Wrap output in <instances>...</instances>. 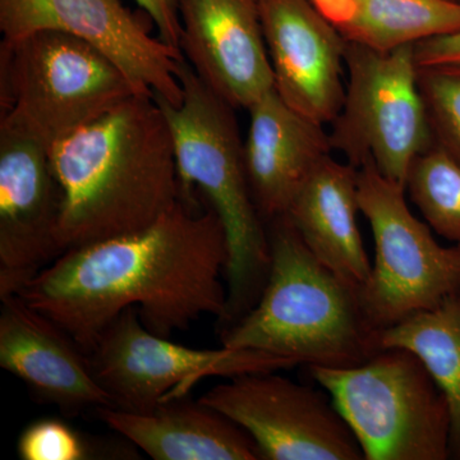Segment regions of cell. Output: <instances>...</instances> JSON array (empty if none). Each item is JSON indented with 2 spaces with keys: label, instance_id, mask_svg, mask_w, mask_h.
I'll return each instance as SVG.
<instances>
[{
  "label": "cell",
  "instance_id": "6da1fadb",
  "mask_svg": "<svg viewBox=\"0 0 460 460\" xmlns=\"http://www.w3.org/2000/svg\"><path fill=\"white\" fill-rule=\"evenodd\" d=\"M228 260L217 211L205 199L181 198L147 228L66 251L16 295L89 354L109 323L129 307L164 338L189 329L202 314L222 321Z\"/></svg>",
  "mask_w": 460,
  "mask_h": 460
},
{
  "label": "cell",
  "instance_id": "7a4b0ae2",
  "mask_svg": "<svg viewBox=\"0 0 460 460\" xmlns=\"http://www.w3.org/2000/svg\"><path fill=\"white\" fill-rule=\"evenodd\" d=\"M60 252L147 228L180 201L174 145L154 95H135L49 146Z\"/></svg>",
  "mask_w": 460,
  "mask_h": 460
},
{
  "label": "cell",
  "instance_id": "3957f363",
  "mask_svg": "<svg viewBox=\"0 0 460 460\" xmlns=\"http://www.w3.org/2000/svg\"><path fill=\"white\" fill-rule=\"evenodd\" d=\"M270 268L256 305L220 332L223 347L253 349L308 367L350 368L380 352L358 290L305 246L286 215L266 223Z\"/></svg>",
  "mask_w": 460,
  "mask_h": 460
},
{
  "label": "cell",
  "instance_id": "277c9868",
  "mask_svg": "<svg viewBox=\"0 0 460 460\" xmlns=\"http://www.w3.org/2000/svg\"><path fill=\"white\" fill-rule=\"evenodd\" d=\"M178 78L183 87L180 105L154 96L171 127L181 198L195 201L199 190L226 228L228 298L226 314L217 323L222 332L261 296L270 268L268 230L251 195L235 108L208 86L186 59Z\"/></svg>",
  "mask_w": 460,
  "mask_h": 460
},
{
  "label": "cell",
  "instance_id": "5b68a950",
  "mask_svg": "<svg viewBox=\"0 0 460 460\" xmlns=\"http://www.w3.org/2000/svg\"><path fill=\"white\" fill-rule=\"evenodd\" d=\"M141 93L98 48L42 30L0 42V119L50 146Z\"/></svg>",
  "mask_w": 460,
  "mask_h": 460
},
{
  "label": "cell",
  "instance_id": "8992f818",
  "mask_svg": "<svg viewBox=\"0 0 460 460\" xmlns=\"http://www.w3.org/2000/svg\"><path fill=\"white\" fill-rule=\"evenodd\" d=\"M352 429L366 460L450 458L447 399L407 348H385L350 368L308 367Z\"/></svg>",
  "mask_w": 460,
  "mask_h": 460
},
{
  "label": "cell",
  "instance_id": "52a82bcc",
  "mask_svg": "<svg viewBox=\"0 0 460 460\" xmlns=\"http://www.w3.org/2000/svg\"><path fill=\"white\" fill-rule=\"evenodd\" d=\"M343 107L329 133L332 150L359 169L377 171L405 187L417 155L434 144L419 87L414 45L378 51L347 41Z\"/></svg>",
  "mask_w": 460,
  "mask_h": 460
},
{
  "label": "cell",
  "instance_id": "ba28073f",
  "mask_svg": "<svg viewBox=\"0 0 460 460\" xmlns=\"http://www.w3.org/2000/svg\"><path fill=\"white\" fill-rule=\"evenodd\" d=\"M359 210L374 234L376 259L359 292L377 330L432 310L460 295V246L443 247L405 202V187L387 180L371 160L357 172Z\"/></svg>",
  "mask_w": 460,
  "mask_h": 460
},
{
  "label": "cell",
  "instance_id": "9c48e42d",
  "mask_svg": "<svg viewBox=\"0 0 460 460\" xmlns=\"http://www.w3.org/2000/svg\"><path fill=\"white\" fill-rule=\"evenodd\" d=\"M93 375L113 407L147 413L186 398L202 378L234 377L295 367L296 363L253 349H193L154 334L135 307L127 308L102 332L87 354Z\"/></svg>",
  "mask_w": 460,
  "mask_h": 460
},
{
  "label": "cell",
  "instance_id": "30bf717a",
  "mask_svg": "<svg viewBox=\"0 0 460 460\" xmlns=\"http://www.w3.org/2000/svg\"><path fill=\"white\" fill-rule=\"evenodd\" d=\"M275 371L230 377L199 398L253 438L262 459L363 460L356 436L325 390Z\"/></svg>",
  "mask_w": 460,
  "mask_h": 460
},
{
  "label": "cell",
  "instance_id": "8fae6325",
  "mask_svg": "<svg viewBox=\"0 0 460 460\" xmlns=\"http://www.w3.org/2000/svg\"><path fill=\"white\" fill-rule=\"evenodd\" d=\"M150 16L119 0H0V31L17 40L42 30L74 35L98 48L141 93L180 105L181 50L151 35ZM154 23V22H153Z\"/></svg>",
  "mask_w": 460,
  "mask_h": 460
},
{
  "label": "cell",
  "instance_id": "7c38bea8",
  "mask_svg": "<svg viewBox=\"0 0 460 460\" xmlns=\"http://www.w3.org/2000/svg\"><path fill=\"white\" fill-rule=\"evenodd\" d=\"M62 190L49 146L0 119V296L16 295L62 255Z\"/></svg>",
  "mask_w": 460,
  "mask_h": 460
},
{
  "label": "cell",
  "instance_id": "4fadbf2b",
  "mask_svg": "<svg viewBox=\"0 0 460 460\" xmlns=\"http://www.w3.org/2000/svg\"><path fill=\"white\" fill-rule=\"evenodd\" d=\"M275 90L299 114L332 123L343 107L347 40L310 0H260Z\"/></svg>",
  "mask_w": 460,
  "mask_h": 460
},
{
  "label": "cell",
  "instance_id": "5bb4252c",
  "mask_svg": "<svg viewBox=\"0 0 460 460\" xmlns=\"http://www.w3.org/2000/svg\"><path fill=\"white\" fill-rule=\"evenodd\" d=\"M180 49L193 71L235 109L275 89L260 0H177Z\"/></svg>",
  "mask_w": 460,
  "mask_h": 460
},
{
  "label": "cell",
  "instance_id": "9a60e30c",
  "mask_svg": "<svg viewBox=\"0 0 460 460\" xmlns=\"http://www.w3.org/2000/svg\"><path fill=\"white\" fill-rule=\"evenodd\" d=\"M0 366L66 416L113 407L75 339L20 296H0Z\"/></svg>",
  "mask_w": 460,
  "mask_h": 460
},
{
  "label": "cell",
  "instance_id": "2e32d148",
  "mask_svg": "<svg viewBox=\"0 0 460 460\" xmlns=\"http://www.w3.org/2000/svg\"><path fill=\"white\" fill-rule=\"evenodd\" d=\"M243 155L251 195L263 222L286 215L321 160L332 154L323 124L299 114L277 90L250 108Z\"/></svg>",
  "mask_w": 460,
  "mask_h": 460
},
{
  "label": "cell",
  "instance_id": "e0dca14e",
  "mask_svg": "<svg viewBox=\"0 0 460 460\" xmlns=\"http://www.w3.org/2000/svg\"><path fill=\"white\" fill-rule=\"evenodd\" d=\"M357 172L332 154L323 157L298 190L286 217L305 246L330 271L361 292L372 265L357 223L359 210Z\"/></svg>",
  "mask_w": 460,
  "mask_h": 460
},
{
  "label": "cell",
  "instance_id": "ac0fdd59",
  "mask_svg": "<svg viewBox=\"0 0 460 460\" xmlns=\"http://www.w3.org/2000/svg\"><path fill=\"white\" fill-rule=\"evenodd\" d=\"M100 419L155 460L262 459L253 438L201 401L175 399L147 413L102 407Z\"/></svg>",
  "mask_w": 460,
  "mask_h": 460
},
{
  "label": "cell",
  "instance_id": "d6986e66",
  "mask_svg": "<svg viewBox=\"0 0 460 460\" xmlns=\"http://www.w3.org/2000/svg\"><path fill=\"white\" fill-rule=\"evenodd\" d=\"M378 341L381 349L407 348L425 363L449 407L450 458L460 460V295L380 330Z\"/></svg>",
  "mask_w": 460,
  "mask_h": 460
},
{
  "label": "cell",
  "instance_id": "ffe728a7",
  "mask_svg": "<svg viewBox=\"0 0 460 460\" xmlns=\"http://www.w3.org/2000/svg\"><path fill=\"white\" fill-rule=\"evenodd\" d=\"M345 40L392 51L460 31L456 0H361L356 14L338 29Z\"/></svg>",
  "mask_w": 460,
  "mask_h": 460
},
{
  "label": "cell",
  "instance_id": "44dd1931",
  "mask_svg": "<svg viewBox=\"0 0 460 460\" xmlns=\"http://www.w3.org/2000/svg\"><path fill=\"white\" fill-rule=\"evenodd\" d=\"M405 190L429 226L460 246V163L438 145L411 162Z\"/></svg>",
  "mask_w": 460,
  "mask_h": 460
},
{
  "label": "cell",
  "instance_id": "7402d4cb",
  "mask_svg": "<svg viewBox=\"0 0 460 460\" xmlns=\"http://www.w3.org/2000/svg\"><path fill=\"white\" fill-rule=\"evenodd\" d=\"M419 87L435 144L460 163V74L419 68Z\"/></svg>",
  "mask_w": 460,
  "mask_h": 460
},
{
  "label": "cell",
  "instance_id": "603a6c76",
  "mask_svg": "<svg viewBox=\"0 0 460 460\" xmlns=\"http://www.w3.org/2000/svg\"><path fill=\"white\" fill-rule=\"evenodd\" d=\"M17 454L23 460H84L93 452L84 436L62 420L44 419L23 429Z\"/></svg>",
  "mask_w": 460,
  "mask_h": 460
},
{
  "label": "cell",
  "instance_id": "cb8c5ba5",
  "mask_svg": "<svg viewBox=\"0 0 460 460\" xmlns=\"http://www.w3.org/2000/svg\"><path fill=\"white\" fill-rule=\"evenodd\" d=\"M414 59L420 69L460 74V31L414 45Z\"/></svg>",
  "mask_w": 460,
  "mask_h": 460
},
{
  "label": "cell",
  "instance_id": "d4e9b609",
  "mask_svg": "<svg viewBox=\"0 0 460 460\" xmlns=\"http://www.w3.org/2000/svg\"><path fill=\"white\" fill-rule=\"evenodd\" d=\"M135 2L153 20L159 32V38L165 44L181 50V22L177 0H135Z\"/></svg>",
  "mask_w": 460,
  "mask_h": 460
},
{
  "label": "cell",
  "instance_id": "484cf974",
  "mask_svg": "<svg viewBox=\"0 0 460 460\" xmlns=\"http://www.w3.org/2000/svg\"><path fill=\"white\" fill-rule=\"evenodd\" d=\"M314 8L338 29L347 25L356 14L361 0H310Z\"/></svg>",
  "mask_w": 460,
  "mask_h": 460
},
{
  "label": "cell",
  "instance_id": "4316f807",
  "mask_svg": "<svg viewBox=\"0 0 460 460\" xmlns=\"http://www.w3.org/2000/svg\"><path fill=\"white\" fill-rule=\"evenodd\" d=\"M456 2H459V3H460V0H456Z\"/></svg>",
  "mask_w": 460,
  "mask_h": 460
}]
</instances>
